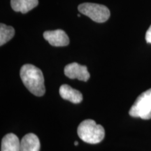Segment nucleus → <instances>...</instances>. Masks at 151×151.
<instances>
[{
    "label": "nucleus",
    "mask_w": 151,
    "mask_h": 151,
    "mask_svg": "<svg viewBox=\"0 0 151 151\" xmlns=\"http://www.w3.org/2000/svg\"><path fill=\"white\" fill-rule=\"evenodd\" d=\"M20 76L24 86L34 95L41 97L45 94L44 77L40 69L27 64L21 67Z\"/></svg>",
    "instance_id": "1"
},
{
    "label": "nucleus",
    "mask_w": 151,
    "mask_h": 151,
    "mask_svg": "<svg viewBox=\"0 0 151 151\" xmlns=\"http://www.w3.org/2000/svg\"><path fill=\"white\" fill-rule=\"evenodd\" d=\"M77 133L81 140L90 144L100 143L105 137L104 127L91 119H88L81 122L78 127Z\"/></svg>",
    "instance_id": "2"
},
{
    "label": "nucleus",
    "mask_w": 151,
    "mask_h": 151,
    "mask_svg": "<svg viewBox=\"0 0 151 151\" xmlns=\"http://www.w3.org/2000/svg\"><path fill=\"white\" fill-rule=\"evenodd\" d=\"M130 116L143 120L151 119V88L141 93L129 111Z\"/></svg>",
    "instance_id": "3"
},
{
    "label": "nucleus",
    "mask_w": 151,
    "mask_h": 151,
    "mask_svg": "<svg viewBox=\"0 0 151 151\" xmlns=\"http://www.w3.org/2000/svg\"><path fill=\"white\" fill-rule=\"evenodd\" d=\"M78 11L82 14L89 17L96 22H104L110 17V11L104 5L94 3L81 4L78 7Z\"/></svg>",
    "instance_id": "4"
},
{
    "label": "nucleus",
    "mask_w": 151,
    "mask_h": 151,
    "mask_svg": "<svg viewBox=\"0 0 151 151\" xmlns=\"http://www.w3.org/2000/svg\"><path fill=\"white\" fill-rule=\"evenodd\" d=\"M64 72L68 78L71 79L76 78L82 81H88L90 76L86 66L81 65L76 62L67 65L65 67Z\"/></svg>",
    "instance_id": "5"
},
{
    "label": "nucleus",
    "mask_w": 151,
    "mask_h": 151,
    "mask_svg": "<svg viewBox=\"0 0 151 151\" xmlns=\"http://www.w3.org/2000/svg\"><path fill=\"white\" fill-rule=\"evenodd\" d=\"M43 38L52 46H66L69 43V37L65 32L62 29L45 32Z\"/></svg>",
    "instance_id": "6"
},
{
    "label": "nucleus",
    "mask_w": 151,
    "mask_h": 151,
    "mask_svg": "<svg viewBox=\"0 0 151 151\" xmlns=\"http://www.w3.org/2000/svg\"><path fill=\"white\" fill-rule=\"evenodd\" d=\"M59 92L62 99L68 100L73 104H79L83 101V95L81 92L73 89L67 84L62 85Z\"/></svg>",
    "instance_id": "7"
},
{
    "label": "nucleus",
    "mask_w": 151,
    "mask_h": 151,
    "mask_svg": "<svg viewBox=\"0 0 151 151\" xmlns=\"http://www.w3.org/2000/svg\"><path fill=\"white\" fill-rule=\"evenodd\" d=\"M40 141L35 134H27L20 141V151H39Z\"/></svg>",
    "instance_id": "8"
},
{
    "label": "nucleus",
    "mask_w": 151,
    "mask_h": 151,
    "mask_svg": "<svg viewBox=\"0 0 151 151\" xmlns=\"http://www.w3.org/2000/svg\"><path fill=\"white\" fill-rule=\"evenodd\" d=\"M1 151H20V141L14 134L5 135L1 140Z\"/></svg>",
    "instance_id": "9"
},
{
    "label": "nucleus",
    "mask_w": 151,
    "mask_h": 151,
    "mask_svg": "<svg viewBox=\"0 0 151 151\" xmlns=\"http://www.w3.org/2000/svg\"><path fill=\"white\" fill-rule=\"evenodd\" d=\"M38 4V0H11V6L13 10L22 14H27L35 8Z\"/></svg>",
    "instance_id": "10"
},
{
    "label": "nucleus",
    "mask_w": 151,
    "mask_h": 151,
    "mask_svg": "<svg viewBox=\"0 0 151 151\" xmlns=\"http://www.w3.org/2000/svg\"><path fill=\"white\" fill-rule=\"evenodd\" d=\"M15 30L11 26L0 24V46H3L14 37Z\"/></svg>",
    "instance_id": "11"
},
{
    "label": "nucleus",
    "mask_w": 151,
    "mask_h": 151,
    "mask_svg": "<svg viewBox=\"0 0 151 151\" xmlns=\"http://www.w3.org/2000/svg\"><path fill=\"white\" fill-rule=\"evenodd\" d=\"M146 41L148 43H151V25L147 30L146 34Z\"/></svg>",
    "instance_id": "12"
},
{
    "label": "nucleus",
    "mask_w": 151,
    "mask_h": 151,
    "mask_svg": "<svg viewBox=\"0 0 151 151\" xmlns=\"http://www.w3.org/2000/svg\"><path fill=\"white\" fill-rule=\"evenodd\" d=\"M74 145H75V146H78V141H75V142H74Z\"/></svg>",
    "instance_id": "13"
}]
</instances>
